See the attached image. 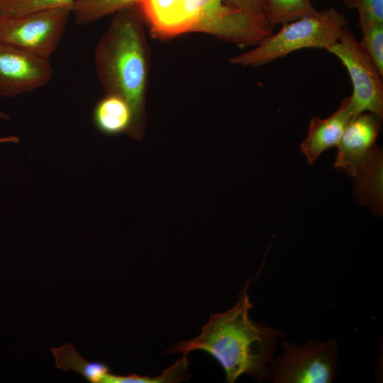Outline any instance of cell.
<instances>
[{
	"instance_id": "obj_1",
	"label": "cell",
	"mask_w": 383,
	"mask_h": 383,
	"mask_svg": "<svg viewBox=\"0 0 383 383\" xmlns=\"http://www.w3.org/2000/svg\"><path fill=\"white\" fill-rule=\"evenodd\" d=\"M249 284L250 279L233 307L223 313H211L198 336L176 343L166 353L187 355L194 350L204 351L221 365L229 383L244 374L257 380L270 378L277 342L282 334L250 318L252 304L248 293Z\"/></svg>"
},
{
	"instance_id": "obj_2",
	"label": "cell",
	"mask_w": 383,
	"mask_h": 383,
	"mask_svg": "<svg viewBox=\"0 0 383 383\" xmlns=\"http://www.w3.org/2000/svg\"><path fill=\"white\" fill-rule=\"evenodd\" d=\"M145 23L139 6L117 11L94 52V67L104 94L122 97L131 109L128 135L136 140L143 138L146 128L150 55Z\"/></svg>"
},
{
	"instance_id": "obj_3",
	"label": "cell",
	"mask_w": 383,
	"mask_h": 383,
	"mask_svg": "<svg viewBox=\"0 0 383 383\" xmlns=\"http://www.w3.org/2000/svg\"><path fill=\"white\" fill-rule=\"evenodd\" d=\"M348 24V19L334 8L316 11L282 25L278 32L265 38L253 48L231 57L230 62L258 67L301 49L327 50Z\"/></svg>"
},
{
	"instance_id": "obj_4",
	"label": "cell",
	"mask_w": 383,
	"mask_h": 383,
	"mask_svg": "<svg viewBox=\"0 0 383 383\" xmlns=\"http://www.w3.org/2000/svg\"><path fill=\"white\" fill-rule=\"evenodd\" d=\"M72 5L18 16L0 14V40L45 59L56 51Z\"/></svg>"
},
{
	"instance_id": "obj_5",
	"label": "cell",
	"mask_w": 383,
	"mask_h": 383,
	"mask_svg": "<svg viewBox=\"0 0 383 383\" xmlns=\"http://www.w3.org/2000/svg\"><path fill=\"white\" fill-rule=\"evenodd\" d=\"M326 50L339 59L349 74L353 87L349 97L355 115L368 111L383 116V76L348 26Z\"/></svg>"
},
{
	"instance_id": "obj_6",
	"label": "cell",
	"mask_w": 383,
	"mask_h": 383,
	"mask_svg": "<svg viewBox=\"0 0 383 383\" xmlns=\"http://www.w3.org/2000/svg\"><path fill=\"white\" fill-rule=\"evenodd\" d=\"M284 353L274 360L271 376L277 383H330L338 365L335 340H311L302 346L282 342Z\"/></svg>"
},
{
	"instance_id": "obj_7",
	"label": "cell",
	"mask_w": 383,
	"mask_h": 383,
	"mask_svg": "<svg viewBox=\"0 0 383 383\" xmlns=\"http://www.w3.org/2000/svg\"><path fill=\"white\" fill-rule=\"evenodd\" d=\"M187 2L194 21L192 32L206 33L239 46L253 47L270 35L225 0Z\"/></svg>"
},
{
	"instance_id": "obj_8",
	"label": "cell",
	"mask_w": 383,
	"mask_h": 383,
	"mask_svg": "<svg viewBox=\"0 0 383 383\" xmlns=\"http://www.w3.org/2000/svg\"><path fill=\"white\" fill-rule=\"evenodd\" d=\"M52 76L48 59L0 40V96L11 98L33 91Z\"/></svg>"
},
{
	"instance_id": "obj_9",
	"label": "cell",
	"mask_w": 383,
	"mask_h": 383,
	"mask_svg": "<svg viewBox=\"0 0 383 383\" xmlns=\"http://www.w3.org/2000/svg\"><path fill=\"white\" fill-rule=\"evenodd\" d=\"M382 122V116L368 111L353 117L345 128L337 145L334 167L353 177L379 148L376 140Z\"/></svg>"
},
{
	"instance_id": "obj_10",
	"label": "cell",
	"mask_w": 383,
	"mask_h": 383,
	"mask_svg": "<svg viewBox=\"0 0 383 383\" xmlns=\"http://www.w3.org/2000/svg\"><path fill=\"white\" fill-rule=\"evenodd\" d=\"M350 97H345L338 109L326 118L312 116L306 138L300 144L309 164L313 165L325 150L337 146L345 128L355 117Z\"/></svg>"
},
{
	"instance_id": "obj_11",
	"label": "cell",
	"mask_w": 383,
	"mask_h": 383,
	"mask_svg": "<svg viewBox=\"0 0 383 383\" xmlns=\"http://www.w3.org/2000/svg\"><path fill=\"white\" fill-rule=\"evenodd\" d=\"M139 8L156 37L170 38L189 33L184 0H143Z\"/></svg>"
},
{
	"instance_id": "obj_12",
	"label": "cell",
	"mask_w": 383,
	"mask_h": 383,
	"mask_svg": "<svg viewBox=\"0 0 383 383\" xmlns=\"http://www.w3.org/2000/svg\"><path fill=\"white\" fill-rule=\"evenodd\" d=\"M93 121L98 131L106 135H128L133 121L131 109L122 97L104 94L94 109Z\"/></svg>"
},
{
	"instance_id": "obj_13",
	"label": "cell",
	"mask_w": 383,
	"mask_h": 383,
	"mask_svg": "<svg viewBox=\"0 0 383 383\" xmlns=\"http://www.w3.org/2000/svg\"><path fill=\"white\" fill-rule=\"evenodd\" d=\"M382 165L379 148L353 177L358 203L368 206L377 214L382 212Z\"/></svg>"
},
{
	"instance_id": "obj_14",
	"label": "cell",
	"mask_w": 383,
	"mask_h": 383,
	"mask_svg": "<svg viewBox=\"0 0 383 383\" xmlns=\"http://www.w3.org/2000/svg\"><path fill=\"white\" fill-rule=\"evenodd\" d=\"M55 357L56 367L66 372L73 370L92 383H106L110 373V367L104 362L84 360L73 345L66 343L60 348H52Z\"/></svg>"
},
{
	"instance_id": "obj_15",
	"label": "cell",
	"mask_w": 383,
	"mask_h": 383,
	"mask_svg": "<svg viewBox=\"0 0 383 383\" xmlns=\"http://www.w3.org/2000/svg\"><path fill=\"white\" fill-rule=\"evenodd\" d=\"M143 0H77L71 13L80 26L94 23L123 9L139 6Z\"/></svg>"
},
{
	"instance_id": "obj_16",
	"label": "cell",
	"mask_w": 383,
	"mask_h": 383,
	"mask_svg": "<svg viewBox=\"0 0 383 383\" xmlns=\"http://www.w3.org/2000/svg\"><path fill=\"white\" fill-rule=\"evenodd\" d=\"M268 20L274 28L316 11L310 0H265Z\"/></svg>"
},
{
	"instance_id": "obj_17",
	"label": "cell",
	"mask_w": 383,
	"mask_h": 383,
	"mask_svg": "<svg viewBox=\"0 0 383 383\" xmlns=\"http://www.w3.org/2000/svg\"><path fill=\"white\" fill-rule=\"evenodd\" d=\"M360 45L383 76V22L359 23Z\"/></svg>"
},
{
	"instance_id": "obj_18",
	"label": "cell",
	"mask_w": 383,
	"mask_h": 383,
	"mask_svg": "<svg viewBox=\"0 0 383 383\" xmlns=\"http://www.w3.org/2000/svg\"><path fill=\"white\" fill-rule=\"evenodd\" d=\"M77 0H0V14L18 16L72 5Z\"/></svg>"
},
{
	"instance_id": "obj_19",
	"label": "cell",
	"mask_w": 383,
	"mask_h": 383,
	"mask_svg": "<svg viewBox=\"0 0 383 383\" xmlns=\"http://www.w3.org/2000/svg\"><path fill=\"white\" fill-rule=\"evenodd\" d=\"M225 2L240 11L259 28L272 34L274 28L268 20L265 0H225Z\"/></svg>"
},
{
	"instance_id": "obj_20",
	"label": "cell",
	"mask_w": 383,
	"mask_h": 383,
	"mask_svg": "<svg viewBox=\"0 0 383 383\" xmlns=\"http://www.w3.org/2000/svg\"><path fill=\"white\" fill-rule=\"evenodd\" d=\"M359 13V23L383 22V0H344Z\"/></svg>"
},
{
	"instance_id": "obj_21",
	"label": "cell",
	"mask_w": 383,
	"mask_h": 383,
	"mask_svg": "<svg viewBox=\"0 0 383 383\" xmlns=\"http://www.w3.org/2000/svg\"><path fill=\"white\" fill-rule=\"evenodd\" d=\"M171 381L172 374L168 370H165L161 374L154 377L139 376L135 374L120 376L110 373L108 376L106 383H170Z\"/></svg>"
},
{
	"instance_id": "obj_22",
	"label": "cell",
	"mask_w": 383,
	"mask_h": 383,
	"mask_svg": "<svg viewBox=\"0 0 383 383\" xmlns=\"http://www.w3.org/2000/svg\"><path fill=\"white\" fill-rule=\"evenodd\" d=\"M19 141H20L19 138L16 135L0 137V144L6 143H17Z\"/></svg>"
},
{
	"instance_id": "obj_23",
	"label": "cell",
	"mask_w": 383,
	"mask_h": 383,
	"mask_svg": "<svg viewBox=\"0 0 383 383\" xmlns=\"http://www.w3.org/2000/svg\"><path fill=\"white\" fill-rule=\"evenodd\" d=\"M9 115L0 111V119H9Z\"/></svg>"
}]
</instances>
